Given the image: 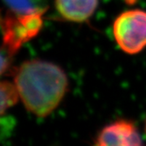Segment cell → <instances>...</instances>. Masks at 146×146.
<instances>
[{
    "mask_svg": "<svg viewBox=\"0 0 146 146\" xmlns=\"http://www.w3.org/2000/svg\"><path fill=\"white\" fill-rule=\"evenodd\" d=\"M19 97V93L16 85L9 81H2L1 83V114L10 108L16 105Z\"/></svg>",
    "mask_w": 146,
    "mask_h": 146,
    "instance_id": "cell-7",
    "label": "cell"
},
{
    "mask_svg": "<svg viewBox=\"0 0 146 146\" xmlns=\"http://www.w3.org/2000/svg\"><path fill=\"white\" fill-rule=\"evenodd\" d=\"M42 14L17 15L13 13L3 19L4 43L2 50L13 56L22 43L34 38L42 27Z\"/></svg>",
    "mask_w": 146,
    "mask_h": 146,
    "instance_id": "cell-3",
    "label": "cell"
},
{
    "mask_svg": "<svg viewBox=\"0 0 146 146\" xmlns=\"http://www.w3.org/2000/svg\"><path fill=\"white\" fill-rule=\"evenodd\" d=\"M144 130H145V134H146V121H145V126H144Z\"/></svg>",
    "mask_w": 146,
    "mask_h": 146,
    "instance_id": "cell-8",
    "label": "cell"
},
{
    "mask_svg": "<svg viewBox=\"0 0 146 146\" xmlns=\"http://www.w3.org/2000/svg\"><path fill=\"white\" fill-rule=\"evenodd\" d=\"M7 7L17 15L43 13L47 9V0H4Z\"/></svg>",
    "mask_w": 146,
    "mask_h": 146,
    "instance_id": "cell-6",
    "label": "cell"
},
{
    "mask_svg": "<svg viewBox=\"0 0 146 146\" xmlns=\"http://www.w3.org/2000/svg\"><path fill=\"white\" fill-rule=\"evenodd\" d=\"M14 84L25 108L38 117H46L64 99L67 76L58 65L41 60L27 61L17 69Z\"/></svg>",
    "mask_w": 146,
    "mask_h": 146,
    "instance_id": "cell-1",
    "label": "cell"
},
{
    "mask_svg": "<svg viewBox=\"0 0 146 146\" xmlns=\"http://www.w3.org/2000/svg\"><path fill=\"white\" fill-rule=\"evenodd\" d=\"M99 0H56V7L60 15L73 22H84L93 13Z\"/></svg>",
    "mask_w": 146,
    "mask_h": 146,
    "instance_id": "cell-5",
    "label": "cell"
},
{
    "mask_svg": "<svg viewBox=\"0 0 146 146\" xmlns=\"http://www.w3.org/2000/svg\"><path fill=\"white\" fill-rule=\"evenodd\" d=\"M93 146H143V142L133 121L119 119L98 132Z\"/></svg>",
    "mask_w": 146,
    "mask_h": 146,
    "instance_id": "cell-4",
    "label": "cell"
},
{
    "mask_svg": "<svg viewBox=\"0 0 146 146\" xmlns=\"http://www.w3.org/2000/svg\"><path fill=\"white\" fill-rule=\"evenodd\" d=\"M113 33L125 53H139L146 47V12L138 9L123 12L114 20Z\"/></svg>",
    "mask_w": 146,
    "mask_h": 146,
    "instance_id": "cell-2",
    "label": "cell"
}]
</instances>
